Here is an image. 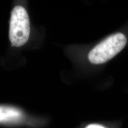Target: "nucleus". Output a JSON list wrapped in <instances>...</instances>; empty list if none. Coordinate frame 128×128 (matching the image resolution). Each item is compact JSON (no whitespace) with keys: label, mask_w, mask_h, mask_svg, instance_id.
<instances>
[{"label":"nucleus","mask_w":128,"mask_h":128,"mask_svg":"<svg viewBox=\"0 0 128 128\" xmlns=\"http://www.w3.org/2000/svg\"><path fill=\"white\" fill-rule=\"evenodd\" d=\"M127 39L122 33H114L92 48L88 56L93 64H102L112 60L126 46Z\"/></svg>","instance_id":"nucleus-1"},{"label":"nucleus","mask_w":128,"mask_h":128,"mask_svg":"<svg viewBox=\"0 0 128 128\" xmlns=\"http://www.w3.org/2000/svg\"><path fill=\"white\" fill-rule=\"evenodd\" d=\"M30 21L26 9L16 6L12 9L10 22L9 37L12 46L20 47L26 44L30 36Z\"/></svg>","instance_id":"nucleus-2"},{"label":"nucleus","mask_w":128,"mask_h":128,"mask_svg":"<svg viewBox=\"0 0 128 128\" xmlns=\"http://www.w3.org/2000/svg\"><path fill=\"white\" fill-rule=\"evenodd\" d=\"M23 118V113L18 108L0 106V123L18 122Z\"/></svg>","instance_id":"nucleus-3"},{"label":"nucleus","mask_w":128,"mask_h":128,"mask_svg":"<svg viewBox=\"0 0 128 128\" xmlns=\"http://www.w3.org/2000/svg\"><path fill=\"white\" fill-rule=\"evenodd\" d=\"M86 128H104L103 126L98 125V124H90L88 125Z\"/></svg>","instance_id":"nucleus-4"}]
</instances>
